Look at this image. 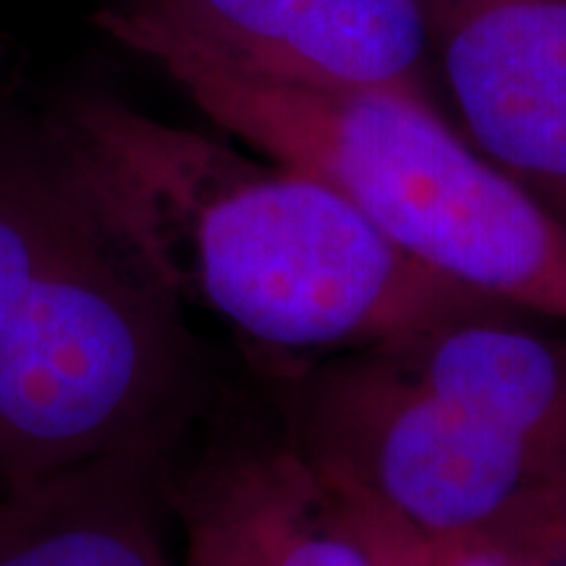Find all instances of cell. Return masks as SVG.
Listing matches in <instances>:
<instances>
[{"label": "cell", "instance_id": "6da1fadb", "mask_svg": "<svg viewBox=\"0 0 566 566\" xmlns=\"http://www.w3.org/2000/svg\"><path fill=\"white\" fill-rule=\"evenodd\" d=\"M55 111L184 313L210 315L254 354L296 367L516 313L412 263L315 176L108 95Z\"/></svg>", "mask_w": 566, "mask_h": 566}, {"label": "cell", "instance_id": "7a4b0ae2", "mask_svg": "<svg viewBox=\"0 0 566 566\" xmlns=\"http://www.w3.org/2000/svg\"><path fill=\"white\" fill-rule=\"evenodd\" d=\"M205 399L187 313L59 111L0 105V493L189 420Z\"/></svg>", "mask_w": 566, "mask_h": 566}, {"label": "cell", "instance_id": "3957f363", "mask_svg": "<svg viewBox=\"0 0 566 566\" xmlns=\"http://www.w3.org/2000/svg\"><path fill=\"white\" fill-rule=\"evenodd\" d=\"M97 24L229 137L336 189L412 263L516 313L566 323V223L417 90L268 74L132 3L105 9Z\"/></svg>", "mask_w": 566, "mask_h": 566}, {"label": "cell", "instance_id": "277c9868", "mask_svg": "<svg viewBox=\"0 0 566 566\" xmlns=\"http://www.w3.org/2000/svg\"><path fill=\"white\" fill-rule=\"evenodd\" d=\"M279 420L349 504L424 537L525 527L566 472L430 391L388 346L281 373Z\"/></svg>", "mask_w": 566, "mask_h": 566}, {"label": "cell", "instance_id": "5b68a950", "mask_svg": "<svg viewBox=\"0 0 566 566\" xmlns=\"http://www.w3.org/2000/svg\"><path fill=\"white\" fill-rule=\"evenodd\" d=\"M184 566H380L352 509L283 430L189 422L166 470Z\"/></svg>", "mask_w": 566, "mask_h": 566}, {"label": "cell", "instance_id": "8992f818", "mask_svg": "<svg viewBox=\"0 0 566 566\" xmlns=\"http://www.w3.org/2000/svg\"><path fill=\"white\" fill-rule=\"evenodd\" d=\"M443 71L478 150L566 200V0H472L449 21Z\"/></svg>", "mask_w": 566, "mask_h": 566}, {"label": "cell", "instance_id": "52a82bcc", "mask_svg": "<svg viewBox=\"0 0 566 566\" xmlns=\"http://www.w3.org/2000/svg\"><path fill=\"white\" fill-rule=\"evenodd\" d=\"M268 74L325 87L415 90L422 0H129Z\"/></svg>", "mask_w": 566, "mask_h": 566}, {"label": "cell", "instance_id": "ba28073f", "mask_svg": "<svg viewBox=\"0 0 566 566\" xmlns=\"http://www.w3.org/2000/svg\"><path fill=\"white\" fill-rule=\"evenodd\" d=\"M189 420L0 493V566H171L166 470Z\"/></svg>", "mask_w": 566, "mask_h": 566}, {"label": "cell", "instance_id": "9c48e42d", "mask_svg": "<svg viewBox=\"0 0 566 566\" xmlns=\"http://www.w3.org/2000/svg\"><path fill=\"white\" fill-rule=\"evenodd\" d=\"M514 315L464 317L386 346L441 399L566 472V342Z\"/></svg>", "mask_w": 566, "mask_h": 566}, {"label": "cell", "instance_id": "30bf717a", "mask_svg": "<svg viewBox=\"0 0 566 566\" xmlns=\"http://www.w3.org/2000/svg\"><path fill=\"white\" fill-rule=\"evenodd\" d=\"M436 566H512L504 551L488 537H430Z\"/></svg>", "mask_w": 566, "mask_h": 566}]
</instances>
